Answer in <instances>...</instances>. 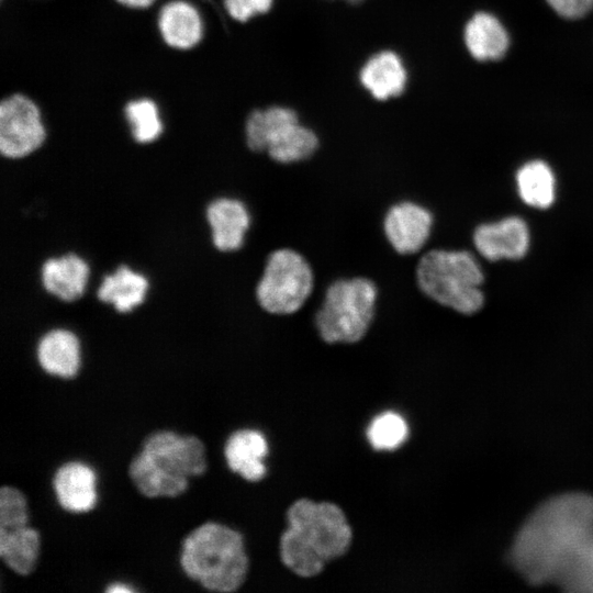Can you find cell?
I'll list each match as a JSON object with an SVG mask.
<instances>
[{
  "instance_id": "1",
  "label": "cell",
  "mask_w": 593,
  "mask_h": 593,
  "mask_svg": "<svg viewBox=\"0 0 593 593\" xmlns=\"http://www.w3.org/2000/svg\"><path fill=\"white\" fill-rule=\"evenodd\" d=\"M593 535V495L566 492L540 503L518 528L508 560L530 585H555Z\"/></svg>"
},
{
  "instance_id": "2",
  "label": "cell",
  "mask_w": 593,
  "mask_h": 593,
  "mask_svg": "<svg viewBox=\"0 0 593 593\" xmlns=\"http://www.w3.org/2000/svg\"><path fill=\"white\" fill-rule=\"evenodd\" d=\"M287 522L288 528L280 538V558L299 577L320 574L326 563L350 548L351 527L334 503L296 500L287 512Z\"/></svg>"
},
{
  "instance_id": "3",
  "label": "cell",
  "mask_w": 593,
  "mask_h": 593,
  "mask_svg": "<svg viewBox=\"0 0 593 593\" xmlns=\"http://www.w3.org/2000/svg\"><path fill=\"white\" fill-rule=\"evenodd\" d=\"M206 467L200 438L164 429L144 439L141 451L130 462L128 475L144 496L174 497L187 490L189 478L201 475Z\"/></svg>"
},
{
  "instance_id": "4",
  "label": "cell",
  "mask_w": 593,
  "mask_h": 593,
  "mask_svg": "<svg viewBox=\"0 0 593 593\" xmlns=\"http://www.w3.org/2000/svg\"><path fill=\"white\" fill-rule=\"evenodd\" d=\"M179 561L189 579L221 593L237 591L249 568L243 536L215 522L201 524L184 537Z\"/></svg>"
},
{
  "instance_id": "5",
  "label": "cell",
  "mask_w": 593,
  "mask_h": 593,
  "mask_svg": "<svg viewBox=\"0 0 593 593\" xmlns=\"http://www.w3.org/2000/svg\"><path fill=\"white\" fill-rule=\"evenodd\" d=\"M378 284L367 276L340 277L325 288L314 313V326L326 344H357L377 316Z\"/></svg>"
},
{
  "instance_id": "6",
  "label": "cell",
  "mask_w": 593,
  "mask_h": 593,
  "mask_svg": "<svg viewBox=\"0 0 593 593\" xmlns=\"http://www.w3.org/2000/svg\"><path fill=\"white\" fill-rule=\"evenodd\" d=\"M414 277L421 293L439 305L466 315L483 305V273L467 250H427L418 258Z\"/></svg>"
},
{
  "instance_id": "7",
  "label": "cell",
  "mask_w": 593,
  "mask_h": 593,
  "mask_svg": "<svg viewBox=\"0 0 593 593\" xmlns=\"http://www.w3.org/2000/svg\"><path fill=\"white\" fill-rule=\"evenodd\" d=\"M315 278L313 266L301 251L289 246L272 249L255 287L256 302L269 315H293L313 294Z\"/></svg>"
},
{
  "instance_id": "8",
  "label": "cell",
  "mask_w": 593,
  "mask_h": 593,
  "mask_svg": "<svg viewBox=\"0 0 593 593\" xmlns=\"http://www.w3.org/2000/svg\"><path fill=\"white\" fill-rule=\"evenodd\" d=\"M45 128L36 104L23 94H12L0 104V150L8 158H21L36 150Z\"/></svg>"
},
{
  "instance_id": "9",
  "label": "cell",
  "mask_w": 593,
  "mask_h": 593,
  "mask_svg": "<svg viewBox=\"0 0 593 593\" xmlns=\"http://www.w3.org/2000/svg\"><path fill=\"white\" fill-rule=\"evenodd\" d=\"M433 225V213L411 199H402L390 204L381 221L385 242L402 257L415 255L425 247L430 238Z\"/></svg>"
},
{
  "instance_id": "10",
  "label": "cell",
  "mask_w": 593,
  "mask_h": 593,
  "mask_svg": "<svg viewBox=\"0 0 593 593\" xmlns=\"http://www.w3.org/2000/svg\"><path fill=\"white\" fill-rule=\"evenodd\" d=\"M473 243L478 251L489 260L518 259L528 249V227L517 216L505 217L478 226Z\"/></svg>"
},
{
  "instance_id": "11",
  "label": "cell",
  "mask_w": 593,
  "mask_h": 593,
  "mask_svg": "<svg viewBox=\"0 0 593 593\" xmlns=\"http://www.w3.org/2000/svg\"><path fill=\"white\" fill-rule=\"evenodd\" d=\"M53 488L59 505L74 513L91 511L97 503V475L94 470L80 461L61 465L53 477Z\"/></svg>"
},
{
  "instance_id": "12",
  "label": "cell",
  "mask_w": 593,
  "mask_h": 593,
  "mask_svg": "<svg viewBox=\"0 0 593 593\" xmlns=\"http://www.w3.org/2000/svg\"><path fill=\"white\" fill-rule=\"evenodd\" d=\"M213 245L221 251L242 248L251 223L247 206L238 199L219 198L206 209Z\"/></svg>"
},
{
  "instance_id": "13",
  "label": "cell",
  "mask_w": 593,
  "mask_h": 593,
  "mask_svg": "<svg viewBox=\"0 0 593 593\" xmlns=\"http://www.w3.org/2000/svg\"><path fill=\"white\" fill-rule=\"evenodd\" d=\"M268 445L264 435L255 429H238L232 433L224 446L228 468L247 481L256 482L266 474L264 459Z\"/></svg>"
},
{
  "instance_id": "14",
  "label": "cell",
  "mask_w": 593,
  "mask_h": 593,
  "mask_svg": "<svg viewBox=\"0 0 593 593\" xmlns=\"http://www.w3.org/2000/svg\"><path fill=\"white\" fill-rule=\"evenodd\" d=\"M36 356L42 369L52 376L72 379L79 371V340L67 329L46 333L37 344Z\"/></svg>"
},
{
  "instance_id": "15",
  "label": "cell",
  "mask_w": 593,
  "mask_h": 593,
  "mask_svg": "<svg viewBox=\"0 0 593 593\" xmlns=\"http://www.w3.org/2000/svg\"><path fill=\"white\" fill-rule=\"evenodd\" d=\"M158 27L163 40L174 48H191L202 37V20L198 10L181 0L168 2L161 8Z\"/></svg>"
},
{
  "instance_id": "16",
  "label": "cell",
  "mask_w": 593,
  "mask_h": 593,
  "mask_svg": "<svg viewBox=\"0 0 593 593\" xmlns=\"http://www.w3.org/2000/svg\"><path fill=\"white\" fill-rule=\"evenodd\" d=\"M89 268L74 254L48 259L42 268L45 290L63 301H74L85 291Z\"/></svg>"
},
{
  "instance_id": "17",
  "label": "cell",
  "mask_w": 593,
  "mask_h": 593,
  "mask_svg": "<svg viewBox=\"0 0 593 593\" xmlns=\"http://www.w3.org/2000/svg\"><path fill=\"white\" fill-rule=\"evenodd\" d=\"M41 550L38 532L27 525L0 529V558L13 572L27 575L33 572Z\"/></svg>"
},
{
  "instance_id": "18",
  "label": "cell",
  "mask_w": 593,
  "mask_h": 593,
  "mask_svg": "<svg viewBox=\"0 0 593 593\" xmlns=\"http://www.w3.org/2000/svg\"><path fill=\"white\" fill-rule=\"evenodd\" d=\"M466 45L479 60L501 58L508 47V35L501 22L493 15L479 12L467 23Z\"/></svg>"
},
{
  "instance_id": "19",
  "label": "cell",
  "mask_w": 593,
  "mask_h": 593,
  "mask_svg": "<svg viewBox=\"0 0 593 593\" xmlns=\"http://www.w3.org/2000/svg\"><path fill=\"white\" fill-rule=\"evenodd\" d=\"M360 80L376 99L385 100L403 91L406 74L394 53L382 52L363 66Z\"/></svg>"
},
{
  "instance_id": "20",
  "label": "cell",
  "mask_w": 593,
  "mask_h": 593,
  "mask_svg": "<svg viewBox=\"0 0 593 593\" xmlns=\"http://www.w3.org/2000/svg\"><path fill=\"white\" fill-rule=\"evenodd\" d=\"M147 289L148 281L143 275L120 266L103 278L97 294L100 301L111 303L118 312L125 313L143 302Z\"/></svg>"
},
{
  "instance_id": "21",
  "label": "cell",
  "mask_w": 593,
  "mask_h": 593,
  "mask_svg": "<svg viewBox=\"0 0 593 593\" xmlns=\"http://www.w3.org/2000/svg\"><path fill=\"white\" fill-rule=\"evenodd\" d=\"M299 123L296 114L284 108L254 111L246 122V143L253 152H266L288 128Z\"/></svg>"
},
{
  "instance_id": "22",
  "label": "cell",
  "mask_w": 593,
  "mask_h": 593,
  "mask_svg": "<svg viewBox=\"0 0 593 593\" xmlns=\"http://www.w3.org/2000/svg\"><path fill=\"white\" fill-rule=\"evenodd\" d=\"M522 200L539 209L550 206L555 200V177L550 167L540 160H533L519 168L516 175Z\"/></svg>"
},
{
  "instance_id": "23",
  "label": "cell",
  "mask_w": 593,
  "mask_h": 593,
  "mask_svg": "<svg viewBox=\"0 0 593 593\" xmlns=\"http://www.w3.org/2000/svg\"><path fill=\"white\" fill-rule=\"evenodd\" d=\"M318 146L320 141L316 134L296 123L273 142L266 152L272 161L290 165L310 159Z\"/></svg>"
},
{
  "instance_id": "24",
  "label": "cell",
  "mask_w": 593,
  "mask_h": 593,
  "mask_svg": "<svg viewBox=\"0 0 593 593\" xmlns=\"http://www.w3.org/2000/svg\"><path fill=\"white\" fill-rule=\"evenodd\" d=\"M555 585L570 593H593V535L578 551Z\"/></svg>"
},
{
  "instance_id": "25",
  "label": "cell",
  "mask_w": 593,
  "mask_h": 593,
  "mask_svg": "<svg viewBox=\"0 0 593 593\" xmlns=\"http://www.w3.org/2000/svg\"><path fill=\"white\" fill-rule=\"evenodd\" d=\"M125 116L131 125L133 137L138 143H150L163 131L159 111L153 100L138 99L128 102L125 107Z\"/></svg>"
},
{
  "instance_id": "26",
  "label": "cell",
  "mask_w": 593,
  "mask_h": 593,
  "mask_svg": "<svg viewBox=\"0 0 593 593\" xmlns=\"http://www.w3.org/2000/svg\"><path fill=\"white\" fill-rule=\"evenodd\" d=\"M407 433V424L401 415L384 412L371 421L367 437L376 450H394L405 441Z\"/></svg>"
},
{
  "instance_id": "27",
  "label": "cell",
  "mask_w": 593,
  "mask_h": 593,
  "mask_svg": "<svg viewBox=\"0 0 593 593\" xmlns=\"http://www.w3.org/2000/svg\"><path fill=\"white\" fill-rule=\"evenodd\" d=\"M29 511L25 495L11 485L0 489V529L27 525Z\"/></svg>"
},
{
  "instance_id": "28",
  "label": "cell",
  "mask_w": 593,
  "mask_h": 593,
  "mask_svg": "<svg viewBox=\"0 0 593 593\" xmlns=\"http://www.w3.org/2000/svg\"><path fill=\"white\" fill-rule=\"evenodd\" d=\"M272 0H224V5L230 15L240 22H246L259 13L267 12Z\"/></svg>"
},
{
  "instance_id": "29",
  "label": "cell",
  "mask_w": 593,
  "mask_h": 593,
  "mask_svg": "<svg viewBox=\"0 0 593 593\" xmlns=\"http://www.w3.org/2000/svg\"><path fill=\"white\" fill-rule=\"evenodd\" d=\"M550 7L560 15L578 19L593 9V0H547Z\"/></svg>"
},
{
  "instance_id": "30",
  "label": "cell",
  "mask_w": 593,
  "mask_h": 593,
  "mask_svg": "<svg viewBox=\"0 0 593 593\" xmlns=\"http://www.w3.org/2000/svg\"><path fill=\"white\" fill-rule=\"evenodd\" d=\"M116 1L130 8L142 9V8L149 7L155 0H116Z\"/></svg>"
},
{
  "instance_id": "31",
  "label": "cell",
  "mask_w": 593,
  "mask_h": 593,
  "mask_svg": "<svg viewBox=\"0 0 593 593\" xmlns=\"http://www.w3.org/2000/svg\"><path fill=\"white\" fill-rule=\"evenodd\" d=\"M134 590L130 586H126L125 584H122V583H114V584H111L108 589H107V592H111V593H115V592H133Z\"/></svg>"
},
{
  "instance_id": "32",
  "label": "cell",
  "mask_w": 593,
  "mask_h": 593,
  "mask_svg": "<svg viewBox=\"0 0 593 593\" xmlns=\"http://www.w3.org/2000/svg\"><path fill=\"white\" fill-rule=\"evenodd\" d=\"M348 1L357 2V1H360V0H348Z\"/></svg>"
}]
</instances>
